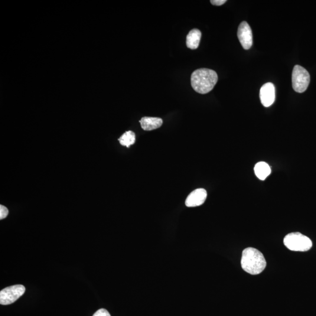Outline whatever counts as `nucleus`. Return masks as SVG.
I'll use <instances>...</instances> for the list:
<instances>
[{
    "label": "nucleus",
    "instance_id": "13",
    "mask_svg": "<svg viewBox=\"0 0 316 316\" xmlns=\"http://www.w3.org/2000/svg\"><path fill=\"white\" fill-rule=\"evenodd\" d=\"M8 214V208L6 207L0 205V219L2 220L7 217Z\"/></svg>",
    "mask_w": 316,
    "mask_h": 316
},
{
    "label": "nucleus",
    "instance_id": "2",
    "mask_svg": "<svg viewBox=\"0 0 316 316\" xmlns=\"http://www.w3.org/2000/svg\"><path fill=\"white\" fill-rule=\"evenodd\" d=\"M241 264L244 271L251 275H256L265 269L266 262L262 253L253 248L249 247L243 251Z\"/></svg>",
    "mask_w": 316,
    "mask_h": 316
},
{
    "label": "nucleus",
    "instance_id": "1",
    "mask_svg": "<svg viewBox=\"0 0 316 316\" xmlns=\"http://www.w3.org/2000/svg\"><path fill=\"white\" fill-rule=\"evenodd\" d=\"M218 81V75L213 70L201 68L193 71L191 76L192 87L198 93L204 94L213 89Z\"/></svg>",
    "mask_w": 316,
    "mask_h": 316
},
{
    "label": "nucleus",
    "instance_id": "14",
    "mask_svg": "<svg viewBox=\"0 0 316 316\" xmlns=\"http://www.w3.org/2000/svg\"><path fill=\"white\" fill-rule=\"evenodd\" d=\"M93 316H111L109 312L104 309H99Z\"/></svg>",
    "mask_w": 316,
    "mask_h": 316
},
{
    "label": "nucleus",
    "instance_id": "10",
    "mask_svg": "<svg viewBox=\"0 0 316 316\" xmlns=\"http://www.w3.org/2000/svg\"><path fill=\"white\" fill-rule=\"evenodd\" d=\"M201 32L197 29H191L187 37V45L190 50H196L199 46Z\"/></svg>",
    "mask_w": 316,
    "mask_h": 316
},
{
    "label": "nucleus",
    "instance_id": "8",
    "mask_svg": "<svg viewBox=\"0 0 316 316\" xmlns=\"http://www.w3.org/2000/svg\"><path fill=\"white\" fill-rule=\"evenodd\" d=\"M207 193L204 189H197L191 192L186 200V206L194 207L201 206L206 201Z\"/></svg>",
    "mask_w": 316,
    "mask_h": 316
},
{
    "label": "nucleus",
    "instance_id": "12",
    "mask_svg": "<svg viewBox=\"0 0 316 316\" xmlns=\"http://www.w3.org/2000/svg\"><path fill=\"white\" fill-rule=\"evenodd\" d=\"M119 141L120 144L129 148L135 142V133L131 131H126L119 139Z\"/></svg>",
    "mask_w": 316,
    "mask_h": 316
},
{
    "label": "nucleus",
    "instance_id": "6",
    "mask_svg": "<svg viewBox=\"0 0 316 316\" xmlns=\"http://www.w3.org/2000/svg\"><path fill=\"white\" fill-rule=\"evenodd\" d=\"M237 37L244 50H249L253 44L252 28L246 21H243L238 29Z\"/></svg>",
    "mask_w": 316,
    "mask_h": 316
},
{
    "label": "nucleus",
    "instance_id": "9",
    "mask_svg": "<svg viewBox=\"0 0 316 316\" xmlns=\"http://www.w3.org/2000/svg\"><path fill=\"white\" fill-rule=\"evenodd\" d=\"M142 128L145 131H152L160 128L163 124V120L157 117H143L139 121Z\"/></svg>",
    "mask_w": 316,
    "mask_h": 316
},
{
    "label": "nucleus",
    "instance_id": "5",
    "mask_svg": "<svg viewBox=\"0 0 316 316\" xmlns=\"http://www.w3.org/2000/svg\"><path fill=\"white\" fill-rule=\"evenodd\" d=\"M25 292L23 285H15L1 290L0 292V304L8 305L13 304L21 297Z\"/></svg>",
    "mask_w": 316,
    "mask_h": 316
},
{
    "label": "nucleus",
    "instance_id": "4",
    "mask_svg": "<svg viewBox=\"0 0 316 316\" xmlns=\"http://www.w3.org/2000/svg\"><path fill=\"white\" fill-rule=\"evenodd\" d=\"M292 80L293 90L296 92L304 93L310 83V74L304 67L296 65L293 68Z\"/></svg>",
    "mask_w": 316,
    "mask_h": 316
},
{
    "label": "nucleus",
    "instance_id": "7",
    "mask_svg": "<svg viewBox=\"0 0 316 316\" xmlns=\"http://www.w3.org/2000/svg\"><path fill=\"white\" fill-rule=\"evenodd\" d=\"M260 99L262 105L265 107L272 106L275 100V88L272 83L263 85L260 90Z\"/></svg>",
    "mask_w": 316,
    "mask_h": 316
},
{
    "label": "nucleus",
    "instance_id": "3",
    "mask_svg": "<svg viewBox=\"0 0 316 316\" xmlns=\"http://www.w3.org/2000/svg\"><path fill=\"white\" fill-rule=\"evenodd\" d=\"M285 246L293 252H305L311 249L313 244L309 237L300 233L288 234L283 240Z\"/></svg>",
    "mask_w": 316,
    "mask_h": 316
},
{
    "label": "nucleus",
    "instance_id": "11",
    "mask_svg": "<svg viewBox=\"0 0 316 316\" xmlns=\"http://www.w3.org/2000/svg\"><path fill=\"white\" fill-rule=\"evenodd\" d=\"M254 172L259 180L264 181L271 174V169L265 162H259L254 167Z\"/></svg>",
    "mask_w": 316,
    "mask_h": 316
},
{
    "label": "nucleus",
    "instance_id": "15",
    "mask_svg": "<svg viewBox=\"0 0 316 316\" xmlns=\"http://www.w3.org/2000/svg\"><path fill=\"white\" fill-rule=\"evenodd\" d=\"M227 2L226 0H211L210 2L214 5H222Z\"/></svg>",
    "mask_w": 316,
    "mask_h": 316
}]
</instances>
